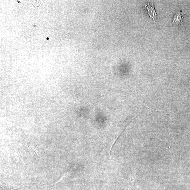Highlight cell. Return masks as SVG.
I'll use <instances>...</instances> for the list:
<instances>
[{"label":"cell","instance_id":"6da1fadb","mask_svg":"<svg viewBox=\"0 0 190 190\" xmlns=\"http://www.w3.org/2000/svg\"><path fill=\"white\" fill-rule=\"evenodd\" d=\"M146 10L148 15L154 20L156 18L157 14L155 11L154 4L152 3H149L145 5Z\"/></svg>","mask_w":190,"mask_h":190},{"label":"cell","instance_id":"7a4b0ae2","mask_svg":"<svg viewBox=\"0 0 190 190\" xmlns=\"http://www.w3.org/2000/svg\"><path fill=\"white\" fill-rule=\"evenodd\" d=\"M183 18L180 13H178L174 16V19L172 23L179 25L182 22Z\"/></svg>","mask_w":190,"mask_h":190},{"label":"cell","instance_id":"3957f363","mask_svg":"<svg viewBox=\"0 0 190 190\" xmlns=\"http://www.w3.org/2000/svg\"><path fill=\"white\" fill-rule=\"evenodd\" d=\"M30 147H31V148L33 150V151H34V152L36 153V154L38 156V151H37V150L36 149V148H35L34 147V145H30Z\"/></svg>","mask_w":190,"mask_h":190}]
</instances>
